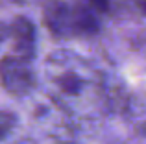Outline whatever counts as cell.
Segmentation results:
<instances>
[{"label":"cell","mask_w":146,"mask_h":144,"mask_svg":"<svg viewBox=\"0 0 146 144\" xmlns=\"http://www.w3.org/2000/svg\"><path fill=\"white\" fill-rule=\"evenodd\" d=\"M9 35L13 37V48H15L13 54L32 59L33 52H35V30H33L32 22L26 17H19L11 24Z\"/></svg>","instance_id":"cell-4"},{"label":"cell","mask_w":146,"mask_h":144,"mask_svg":"<svg viewBox=\"0 0 146 144\" xmlns=\"http://www.w3.org/2000/svg\"><path fill=\"white\" fill-rule=\"evenodd\" d=\"M87 6L96 11H107L109 9V0H85Z\"/></svg>","instance_id":"cell-6"},{"label":"cell","mask_w":146,"mask_h":144,"mask_svg":"<svg viewBox=\"0 0 146 144\" xmlns=\"http://www.w3.org/2000/svg\"><path fill=\"white\" fill-rule=\"evenodd\" d=\"M15 122H17V120H15V116L11 115V113L0 111V141H4V139L11 133V129L15 127Z\"/></svg>","instance_id":"cell-5"},{"label":"cell","mask_w":146,"mask_h":144,"mask_svg":"<svg viewBox=\"0 0 146 144\" xmlns=\"http://www.w3.org/2000/svg\"><path fill=\"white\" fill-rule=\"evenodd\" d=\"M46 78L52 98L70 115L91 116L106 107L107 92L104 79L85 59L68 52H56L48 57Z\"/></svg>","instance_id":"cell-1"},{"label":"cell","mask_w":146,"mask_h":144,"mask_svg":"<svg viewBox=\"0 0 146 144\" xmlns=\"http://www.w3.org/2000/svg\"><path fill=\"white\" fill-rule=\"evenodd\" d=\"M139 131H141V133H143L144 137H146V120H144V122H141V124H139Z\"/></svg>","instance_id":"cell-8"},{"label":"cell","mask_w":146,"mask_h":144,"mask_svg":"<svg viewBox=\"0 0 146 144\" xmlns=\"http://www.w3.org/2000/svg\"><path fill=\"white\" fill-rule=\"evenodd\" d=\"M44 24L48 30L61 37L94 35L98 32V20L91 13V7L82 4H67L52 0L44 7Z\"/></svg>","instance_id":"cell-2"},{"label":"cell","mask_w":146,"mask_h":144,"mask_svg":"<svg viewBox=\"0 0 146 144\" xmlns=\"http://www.w3.org/2000/svg\"><path fill=\"white\" fill-rule=\"evenodd\" d=\"M0 81L11 96H26L35 87V74L30 59L9 54L0 61Z\"/></svg>","instance_id":"cell-3"},{"label":"cell","mask_w":146,"mask_h":144,"mask_svg":"<svg viewBox=\"0 0 146 144\" xmlns=\"http://www.w3.org/2000/svg\"><path fill=\"white\" fill-rule=\"evenodd\" d=\"M133 2H135V4H137V6H139V7H141V9H143V11H144V13H146V0H133Z\"/></svg>","instance_id":"cell-7"}]
</instances>
